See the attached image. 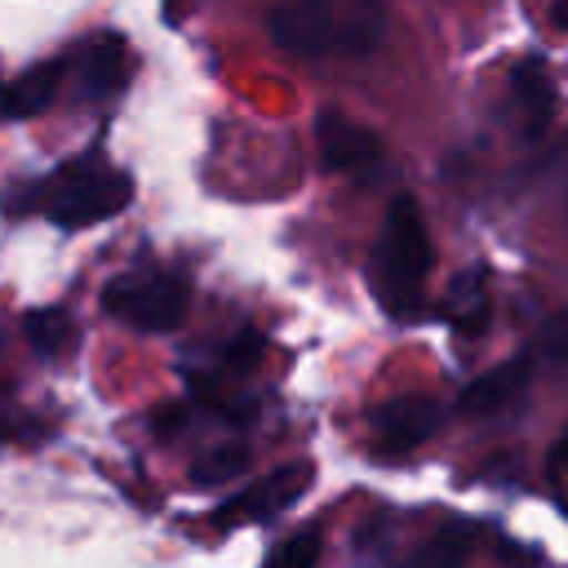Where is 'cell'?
Instances as JSON below:
<instances>
[{
  "mask_svg": "<svg viewBox=\"0 0 568 568\" xmlns=\"http://www.w3.org/2000/svg\"><path fill=\"white\" fill-rule=\"evenodd\" d=\"M266 31L297 58H364L386 36L382 0H280Z\"/></svg>",
  "mask_w": 568,
  "mask_h": 568,
  "instance_id": "cell-1",
  "label": "cell"
},
{
  "mask_svg": "<svg viewBox=\"0 0 568 568\" xmlns=\"http://www.w3.org/2000/svg\"><path fill=\"white\" fill-rule=\"evenodd\" d=\"M430 262H435V248H430V235H426V222H422V209L413 195H395L386 217H382V231H377V248H373V293L382 302L386 315L395 320H408L417 315L422 306V288H426V275H430Z\"/></svg>",
  "mask_w": 568,
  "mask_h": 568,
  "instance_id": "cell-2",
  "label": "cell"
},
{
  "mask_svg": "<svg viewBox=\"0 0 568 568\" xmlns=\"http://www.w3.org/2000/svg\"><path fill=\"white\" fill-rule=\"evenodd\" d=\"M133 200V178L120 173V169H106L98 160H75L67 164L49 191H44V213L67 226V231H80V226H93V222H106L115 217L124 204Z\"/></svg>",
  "mask_w": 568,
  "mask_h": 568,
  "instance_id": "cell-3",
  "label": "cell"
},
{
  "mask_svg": "<svg viewBox=\"0 0 568 568\" xmlns=\"http://www.w3.org/2000/svg\"><path fill=\"white\" fill-rule=\"evenodd\" d=\"M102 306L129 328L164 333L186 320L191 288L182 284V275H169V271H129L106 284Z\"/></svg>",
  "mask_w": 568,
  "mask_h": 568,
  "instance_id": "cell-4",
  "label": "cell"
},
{
  "mask_svg": "<svg viewBox=\"0 0 568 568\" xmlns=\"http://www.w3.org/2000/svg\"><path fill=\"white\" fill-rule=\"evenodd\" d=\"M444 426V408L430 395H395L373 408V435L382 453H408Z\"/></svg>",
  "mask_w": 568,
  "mask_h": 568,
  "instance_id": "cell-5",
  "label": "cell"
},
{
  "mask_svg": "<svg viewBox=\"0 0 568 568\" xmlns=\"http://www.w3.org/2000/svg\"><path fill=\"white\" fill-rule=\"evenodd\" d=\"M306 484H311V466H306V462H284V466H275L266 479H257V484H248L240 497H231V501L222 506L217 524H253V519H271V515L288 510V506L302 497Z\"/></svg>",
  "mask_w": 568,
  "mask_h": 568,
  "instance_id": "cell-6",
  "label": "cell"
},
{
  "mask_svg": "<svg viewBox=\"0 0 568 568\" xmlns=\"http://www.w3.org/2000/svg\"><path fill=\"white\" fill-rule=\"evenodd\" d=\"M315 138H320L324 169H337V173H359V169H368V164L377 160V151H382V142H377L364 124H355V120H346V115H337V111H324V115H320Z\"/></svg>",
  "mask_w": 568,
  "mask_h": 568,
  "instance_id": "cell-7",
  "label": "cell"
},
{
  "mask_svg": "<svg viewBox=\"0 0 568 568\" xmlns=\"http://www.w3.org/2000/svg\"><path fill=\"white\" fill-rule=\"evenodd\" d=\"M510 106H515V124H519V133L528 142L546 133V124L555 115V84H550L546 67L537 58L515 67V75H510Z\"/></svg>",
  "mask_w": 568,
  "mask_h": 568,
  "instance_id": "cell-8",
  "label": "cell"
},
{
  "mask_svg": "<svg viewBox=\"0 0 568 568\" xmlns=\"http://www.w3.org/2000/svg\"><path fill=\"white\" fill-rule=\"evenodd\" d=\"M528 359H506L488 373H479L466 390H462V413L466 417H488V413H501L506 404H515V395L524 390L528 382Z\"/></svg>",
  "mask_w": 568,
  "mask_h": 568,
  "instance_id": "cell-9",
  "label": "cell"
},
{
  "mask_svg": "<svg viewBox=\"0 0 568 568\" xmlns=\"http://www.w3.org/2000/svg\"><path fill=\"white\" fill-rule=\"evenodd\" d=\"M129 75V44L120 36H93L80 53V89L89 98H106Z\"/></svg>",
  "mask_w": 568,
  "mask_h": 568,
  "instance_id": "cell-10",
  "label": "cell"
},
{
  "mask_svg": "<svg viewBox=\"0 0 568 568\" xmlns=\"http://www.w3.org/2000/svg\"><path fill=\"white\" fill-rule=\"evenodd\" d=\"M62 71H67V62H40V67L22 71L18 80L4 84L0 111H4V115H18V120L40 115V111L53 102V93H58V84H62Z\"/></svg>",
  "mask_w": 568,
  "mask_h": 568,
  "instance_id": "cell-11",
  "label": "cell"
},
{
  "mask_svg": "<svg viewBox=\"0 0 568 568\" xmlns=\"http://www.w3.org/2000/svg\"><path fill=\"white\" fill-rule=\"evenodd\" d=\"M444 315H448V324H453L457 333H479V328H484L488 293H484V275H479V271H462V275L448 284Z\"/></svg>",
  "mask_w": 568,
  "mask_h": 568,
  "instance_id": "cell-12",
  "label": "cell"
},
{
  "mask_svg": "<svg viewBox=\"0 0 568 568\" xmlns=\"http://www.w3.org/2000/svg\"><path fill=\"white\" fill-rule=\"evenodd\" d=\"M470 559V532L466 528H435L417 550L404 559V568H462Z\"/></svg>",
  "mask_w": 568,
  "mask_h": 568,
  "instance_id": "cell-13",
  "label": "cell"
},
{
  "mask_svg": "<svg viewBox=\"0 0 568 568\" xmlns=\"http://www.w3.org/2000/svg\"><path fill=\"white\" fill-rule=\"evenodd\" d=\"M27 337L36 342L40 355H58L67 342H71V320L62 311H36L27 320Z\"/></svg>",
  "mask_w": 568,
  "mask_h": 568,
  "instance_id": "cell-14",
  "label": "cell"
},
{
  "mask_svg": "<svg viewBox=\"0 0 568 568\" xmlns=\"http://www.w3.org/2000/svg\"><path fill=\"white\" fill-rule=\"evenodd\" d=\"M315 564H320V532H297L266 555V568H315Z\"/></svg>",
  "mask_w": 568,
  "mask_h": 568,
  "instance_id": "cell-15",
  "label": "cell"
},
{
  "mask_svg": "<svg viewBox=\"0 0 568 568\" xmlns=\"http://www.w3.org/2000/svg\"><path fill=\"white\" fill-rule=\"evenodd\" d=\"M244 457H248V453H244L240 444H235V448H217V453H209V457L191 470V479H195L200 488H217V484H226V479L244 466Z\"/></svg>",
  "mask_w": 568,
  "mask_h": 568,
  "instance_id": "cell-16",
  "label": "cell"
},
{
  "mask_svg": "<svg viewBox=\"0 0 568 568\" xmlns=\"http://www.w3.org/2000/svg\"><path fill=\"white\" fill-rule=\"evenodd\" d=\"M532 355L555 359V364H568V311H559V315H550L541 324V333L532 337Z\"/></svg>",
  "mask_w": 568,
  "mask_h": 568,
  "instance_id": "cell-17",
  "label": "cell"
},
{
  "mask_svg": "<svg viewBox=\"0 0 568 568\" xmlns=\"http://www.w3.org/2000/svg\"><path fill=\"white\" fill-rule=\"evenodd\" d=\"M555 462L568 470V430H564V435H559V444H555Z\"/></svg>",
  "mask_w": 568,
  "mask_h": 568,
  "instance_id": "cell-18",
  "label": "cell"
},
{
  "mask_svg": "<svg viewBox=\"0 0 568 568\" xmlns=\"http://www.w3.org/2000/svg\"><path fill=\"white\" fill-rule=\"evenodd\" d=\"M550 18H555V27H568V0H559V4H555V13H550Z\"/></svg>",
  "mask_w": 568,
  "mask_h": 568,
  "instance_id": "cell-19",
  "label": "cell"
}]
</instances>
